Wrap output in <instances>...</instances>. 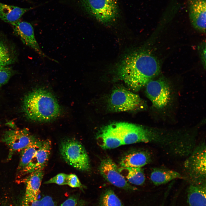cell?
Instances as JSON below:
<instances>
[{
	"label": "cell",
	"instance_id": "obj_1",
	"mask_svg": "<svg viewBox=\"0 0 206 206\" xmlns=\"http://www.w3.org/2000/svg\"><path fill=\"white\" fill-rule=\"evenodd\" d=\"M161 70L158 60L144 51L132 53L125 57L118 66L119 78L130 89L139 90L157 76Z\"/></svg>",
	"mask_w": 206,
	"mask_h": 206
},
{
	"label": "cell",
	"instance_id": "obj_2",
	"mask_svg": "<svg viewBox=\"0 0 206 206\" xmlns=\"http://www.w3.org/2000/svg\"><path fill=\"white\" fill-rule=\"evenodd\" d=\"M23 109L29 119L39 122H48L55 119L61 111L55 97L47 90L42 89L35 90L25 96Z\"/></svg>",
	"mask_w": 206,
	"mask_h": 206
},
{
	"label": "cell",
	"instance_id": "obj_3",
	"mask_svg": "<svg viewBox=\"0 0 206 206\" xmlns=\"http://www.w3.org/2000/svg\"><path fill=\"white\" fill-rule=\"evenodd\" d=\"M206 145L204 143L195 146L184 164V177L189 183H206Z\"/></svg>",
	"mask_w": 206,
	"mask_h": 206
},
{
	"label": "cell",
	"instance_id": "obj_4",
	"mask_svg": "<svg viewBox=\"0 0 206 206\" xmlns=\"http://www.w3.org/2000/svg\"><path fill=\"white\" fill-rule=\"evenodd\" d=\"M60 152L62 157L68 164L81 171L90 169L89 159L86 150L79 141L68 138L61 142Z\"/></svg>",
	"mask_w": 206,
	"mask_h": 206
},
{
	"label": "cell",
	"instance_id": "obj_5",
	"mask_svg": "<svg viewBox=\"0 0 206 206\" xmlns=\"http://www.w3.org/2000/svg\"><path fill=\"white\" fill-rule=\"evenodd\" d=\"M88 14L105 24L113 21L117 17L119 8L116 0H80Z\"/></svg>",
	"mask_w": 206,
	"mask_h": 206
},
{
	"label": "cell",
	"instance_id": "obj_6",
	"mask_svg": "<svg viewBox=\"0 0 206 206\" xmlns=\"http://www.w3.org/2000/svg\"><path fill=\"white\" fill-rule=\"evenodd\" d=\"M122 141L123 145L138 142L151 143L154 135V130L125 122L111 124Z\"/></svg>",
	"mask_w": 206,
	"mask_h": 206
},
{
	"label": "cell",
	"instance_id": "obj_7",
	"mask_svg": "<svg viewBox=\"0 0 206 206\" xmlns=\"http://www.w3.org/2000/svg\"><path fill=\"white\" fill-rule=\"evenodd\" d=\"M38 139L27 128L9 129L6 131L1 138L9 148L7 161L10 160L16 152H20Z\"/></svg>",
	"mask_w": 206,
	"mask_h": 206
},
{
	"label": "cell",
	"instance_id": "obj_8",
	"mask_svg": "<svg viewBox=\"0 0 206 206\" xmlns=\"http://www.w3.org/2000/svg\"><path fill=\"white\" fill-rule=\"evenodd\" d=\"M143 103L138 95L123 88L114 90L109 101L110 109L115 112L136 110L142 108Z\"/></svg>",
	"mask_w": 206,
	"mask_h": 206
},
{
	"label": "cell",
	"instance_id": "obj_9",
	"mask_svg": "<svg viewBox=\"0 0 206 206\" xmlns=\"http://www.w3.org/2000/svg\"><path fill=\"white\" fill-rule=\"evenodd\" d=\"M147 96L157 109L165 107L169 102L171 91L167 83L163 79L150 81L146 85Z\"/></svg>",
	"mask_w": 206,
	"mask_h": 206
},
{
	"label": "cell",
	"instance_id": "obj_10",
	"mask_svg": "<svg viewBox=\"0 0 206 206\" xmlns=\"http://www.w3.org/2000/svg\"><path fill=\"white\" fill-rule=\"evenodd\" d=\"M206 184L189 183L184 192L178 195L174 206H206Z\"/></svg>",
	"mask_w": 206,
	"mask_h": 206
},
{
	"label": "cell",
	"instance_id": "obj_11",
	"mask_svg": "<svg viewBox=\"0 0 206 206\" xmlns=\"http://www.w3.org/2000/svg\"><path fill=\"white\" fill-rule=\"evenodd\" d=\"M116 165L109 158L103 159L101 161L99 170L102 176L108 182L118 188L126 190L134 191L137 190L131 186L120 173Z\"/></svg>",
	"mask_w": 206,
	"mask_h": 206
},
{
	"label": "cell",
	"instance_id": "obj_12",
	"mask_svg": "<svg viewBox=\"0 0 206 206\" xmlns=\"http://www.w3.org/2000/svg\"><path fill=\"white\" fill-rule=\"evenodd\" d=\"M11 24L14 33L25 45L32 49L41 57L58 63L57 60L47 56L41 49L35 38L33 27L30 23L19 20Z\"/></svg>",
	"mask_w": 206,
	"mask_h": 206
},
{
	"label": "cell",
	"instance_id": "obj_13",
	"mask_svg": "<svg viewBox=\"0 0 206 206\" xmlns=\"http://www.w3.org/2000/svg\"><path fill=\"white\" fill-rule=\"evenodd\" d=\"M51 147V142L50 140H43L41 144L31 161L23 169L18 172L17 176L21 177L35 171L43 170L49 160Z\"/></svg>",
	"mask_w": 206,
	"mask_h": 206
},
{
	"label": "cell",
	"instance_id": "obj_14",
	"mask_svg": "<svg viewBox=\"0 0 206 206\" xmlns=\"http://www.w3.org/2000/svg\"><path fill=\"white\" fill-rule=\"evenodd\" d=\"M206 0H192L189 8L190 22L196 30L206 32Z\"/></svg>",
	"mask_w": 206,
	"mask_h": 206
},
{
	"label": "cell",
	"instance_id": "obj_15",
	"mask_svg": "<svg viewBox=\"0 0 206 206\" xmlns=\"http://www.w3.org/2000/svg\"><path fill=\"white\" fill-rule=\"evenodd\" d=\"M44 175L43 170H38L30 173L23 179L26 189L22 201L30 202L37 199Z\"/></svg>",
	"mask_w": 206,
	"mask_h": 206
},
{
	"label": "cell",
	"instance_id": "obj_16",
	"mask_svg": "<svg viewBox=\"0 0 206 206\" xmlns=\"http://www.w3.org/2000/svg\"><path fill=\"white\" fill-rule=\"evenodd\" d=\"M96 138L98 145L104 149L114 148L123 145L122 140L111 124L102 128Z\"/></svg>",
	"mask_w": 206,
	"mask_h": 206
},
{
	"label": "cell",
	"instance_id": "obj_17",
	"mask_svg": "<svg viewBox=\"0 0 206 206\" xmlns=\"http://www.w3.org/2000/svg\"><path fill=\"white\" fill-rule=\"evenodd\" d=\"M151 161V156L148 153L144 151H138L124 156L121 159L120 165L121 168H142Z\"/></svg>",
	"mask_w": 206,
	"mask_h": 206
},
{
	"label": "cell",
	"instance_id": "obj_18",
	"mask_svg": "<svg viewBox=\"0 0 206 206\" xmlns=\"http://www.w3.org/2000/svg\"><path fill=\"white\" fill-rule=\"evenodd\" d=\"M32 9L21 8L0 2V19L5 22L11 24L19 20L23 15Z\"/></svg>",
	"mask_w": 206,
	"mask_h": 206
},
{
	"label": "cell",
	"instance_id": "obj_19",
	"mask_svg": "<svg viewBox=\"0 0 206 206\" xmlns=\"http://www.w3.org/2000/svg\"><path fill=\"white\" fill-rule=\"evenodd\" d=\"M150 177L152 182L155 186L165 184L176 179H184L183 177L177 171L160 168H154Z\"/></svg>",
	"mask_w": 206,
	"mask_h": 206
},
{
	"label": "cell",
	"instance_id": "obj_20",
	"mask_svg": "<svg viewBox=\"0 0 206 206\" xmlns=\"http://www.w3.org/2000/svg\"><path fill=\"white\" fill-rule=\"evenodd\" d=\"M120 173L130 183L141 185L145 182V177L142 168L126 167L119 169Z\"/></svg>",
	"mask_w": 206,
	"mask_h": 206
},
{
	"label": "cell",
	"instance_id": "obj_21",
	"mask_svg": "<svg viewBox=\"0 0 206 206\" xmlns=\"http://www.w3.org/2000/svg\"><path fill=\"white\" fill-rule=\"evenodd\" d=\"M42 141L38 139L20 152V159L17 168L18 172L23 169L30 162L41 144Z\"/></svg>",
	"mask_w": 206,
	"mask_h": 206
},
{
	"label": "cell",
	"instance_id": "obj_22",
	"mask_svg": "<svg viewBox=\"0 0 206 206\" xmlns=\"http://www.w3.org/2000/svg\"><path fill=\"white\" fill-rule=\"evenodd\" d=\"M13 49L3 40L0 39V66H6L13 63L16 60Z\"/></svg>",
	"mask_w": 206,
	"mask_h": 206
},
{
	"label": "cell",
	"instance_id": "obj_23",
	"mask_svg": "<svg viewBox=\"0 0 206 206\" xmlns=\"http://www.w3.org/2000/svg\"><path fill=\"white\" fill-rule=\"evenodd\" d=\"M99 206H123L119 198L110 189L104 191L100 197Z\"/></svg>",
	"mask_w": 206,
	"mask_h": 206
},
{
	"label": "cell",
	"instance_id": "obj_24",
	"mask_svg": "<svg viewBox=\"0 0 206 206\" xmlns=\"http://www.w3.org/2000/svg\"><path fill=\"white\" fill-rule=\"evenodd\" d=\"M57 204L50 196H46L40 199L30 202L22 201L20 206H56Z\"/></svg>",
	"mask_w": 206,
	"mask_h": 206
},
{
	"label": "cell",
	"instance_id": "obj_25",
	"mask_svg": "<svg viewBox=\"0 0 206 206\" xmlns=\"http://www.w3.org/2000/svg\"><path fill=\"white\" fill-rule=\"evenodd\" d=\"M14 74L11 68L6 66H0V87L6 84Z\"/></svg>",
	"mask_w": 206,
	"mask_h": 206
},
{
	"label": "cell",
	"instance_id": "obj_26",
	"mask_svg": "<svg viewBox=\"0 0 206 206\" xmlns=\"http://www.w3.org/2000/svg\"><path fill=\"white\" fill-rule=\"evenodd\" d=\"M68 174L60 173L44 182V184L54 183L59 185H67Z\"/></svg>",
	"mask_w": 206,
	"mask_h": 206
},
{
	"label": "cell",
	"instance_id": "obj_27",
	"mask_svg": "<svg viewBox=\"0 0 206 206\" xmlns=\"http://www.w3.org/2000/svg\"><path fill=\"white\" fill-rule=\"evenodd\" d=\"M86 203L80 199L78 195H73L64 201L60 206H84Z\"/></svg>",
	"mask_w": 206,
	"mask_h": 206
},
{
	"label": "cell",
	"instance_id": "obj_28",
	"mask_svg": "<svg viewBox=\"0 0 206 206\" xmlns=\"http://www.w3.org/2000/svg\"><path fill=\"white\" fill-rule=\"evenodd\" d=\"M67 185L72 188H78L82 190L86 188L77 176L73 174H68Z\"/></svg>",
	"mask_w": 206,
	"mask_h": 206
},
{
	"label": "cell",
	"instance_id": "obj_29",
	"mask_svg": "<svg viewBox=\"0 0 206 206\" xmlns=\"http://www.w3.org/2000/svg\"><path fill=\"white\" fill-rule=\"evenodd\" d=\"M200 57L202 64L205 69L206 67V43L203 42L198 47Z\"/></svg>",
	"mask_w": 206,
	"mask_h": 206
}]
</instances>
